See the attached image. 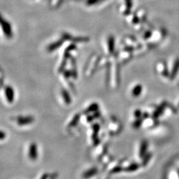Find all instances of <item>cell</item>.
Segmentation results:
<instances>
[{"mask_svg":"<svg viewBox=\"0 0 179 179\" xmlns=\"http://www.w3.org/2000/svg\"><path fill=\"white\" fill-rule=\"evenodd\" d=\"M142 121H143L142 118H140V117L137 118V120H136V121H135L134 122H133V127H134V128H135V129L139 128V127L141 126Z\"/></svg>","mask_w":179,"mask_h":179,"instance_id":"cell-15","label":"cell"},{"mask_svg":"<svg viewBox=\"0 0 179 179\" xmlns=\"http://www.w3.org/2000/svg\"><path fill=\"white\" fill-rule=\"evenodd\" d=\"M142 92V86L140 84H137L133 88L132 90V95L134 97H137L140 96Z\"/></svg>","mask_w":179,"mask_h":179,"instance_id":"cell-11","label":"cell"},{"mask_svg":"<svg viewBox=\"0 0 179 179\" xmlns=\"http://www.w3.org/2000/svg\"><path fill=\"white\" fill-rule=\"evenodd\" d=\"M99 108L100 106L98 103H93V104L90 105L86 109H85L83 111V114L89 115L91 113H93V112H96L98 111Z\"/></svg>","mask_w":179,"mask_h":179,"instance_id":"cell-5","label":"cell"},{"mask_svg":"<svg viewBox=\"0 0 179 179\" xmlns=\"http://www.w3.org/2000/svg\"><path fill=\"white\" fill-rule=\"evenodd\" d=\"M141 111L140 110H136L135 111H134V116L135 117L137 118H139L141 116Z\"/></svg>","mask_w":179,"mask_h":179,"instance_id":"cell-18","label":"cell"},{"mask_svg":"<svg viewBox=\"0 0 179 179\" xmlns=\"http://www.w3.org/2000/svg\"><path fill=\"white\" fill-rule=\"evenodd\" d=\"M122 171H124V168L121 167V166H117L114 167L113 169L111 171V173L112 174H116V173H119V172H121Z\"/></svg>","mask_w":179,"mask_h":179,"instance_id":"cell-16","label":"cell"},{"mask_svg":"<svg viewBox=\"0 0 179 179\" xmlns=\"http://www.w3.org/2000/svg\"><path fill=\"white\" fill-rule=\"evenodd\" d=\"M29 157L33 160H35L38 157V148L37 145L35 143L30 145L29 149Z\"/></svg>","mask_w":179,"mask_h":179,"instance_id":"cell-2","label":"cell"},{"mask_svg":"<svg viewBox=\"0 0 179 179\" xmlns=\"http://www.w3.org/2000/svg\"><path fill=\"white\" fill-rule=\"evenodd\" d=\"M5 94L7 102L11 104L14 100V90L11 86H7L5 88Z\"/></svg>","mask_w":179,"mask_h":179,"instance_id":"cell-3","label":"cell"},{"mask_svg":"<svg viewBox=\"0 0 179 179\" xmlns=\"http://www.w3.org/2000/svg\"><path fill=\"white\" fill-rule=\"evenodd\" d=\"M163 110V109L162 108H158L157 110L154 111V113L153 114V117H158L159 115L162 113V111Z\"/></svg>","mask_w":179,"mask_h":179,"instance_id":"cell-17","label":"cell"},{"mask_svg":"<svg viewBox=\"0 0 179 179\" xmlns=\"http://www.w3.org/2000/svg\"><path fill=\"white\" fill-rule=\"evenodd\" d=\"M178 69H179V59H177V60H176V62L175 63L173 69H172V78H173V77H175V76L177 74Z\"/></svg>","mask_w":179,"mask_h":179,"instance_id":"cell-13","label":"cell"},{"mask_svg":"<svg viewBox=\"0 0 179 179\" xmlns=\"http://www.w3.org/2000/svg\"><path fill=\"white\" fill-rule=\"evenodd\" d=\"M6 137V134L4 131H1V135H0V138H1V140H4V138Z\"/></svg>","mask_w":179,"mask_h":179,"instance_id":"cell-19","label":"cell"},{"mask_svg":"<svg viewBox=\"0 0 179 179\" xmlns=\"http://www.w3.org/2000/svg\"><path fill=\"white\" fill-rule=\"evenodd\" d=\"M151 156H152V155H151V153H149V154H145L143 158L142 165H143V166L147 165V164L149 163V160L151 158Z\"/></svg>","mask_w":179,"mask_h":179,"instance_id":"cell-14","label":"cell"},{"mask_svg":"<svg viewBox=\"0 0 179 179\" xmlns=\"http://www.w3.org/2000/svg\"><path fill=\"white\" fill-rule=\"evenodd\" d=\"M51 179H56V177H53V178H52Z\"/></svg>","mask_w":179,"mask_h":179,"instance_id":"cell-21","label":"cell"},{"mask_svg":"<svg viewBox=\"0 0 179 179\" xmlns=\"http://www.w3.org/2000/svg\"><path fill=\"white\" fill-rule=\"evenodd\" d=\"M139 166H140V165H139L138 163H131L130 164L129 166H127L126 167L124 168V171L126 172H133L139 169Z\"/></svg>","mask_w":179,"mask_h":179,"instance_id":"cell-9","label":"cell"},{"mask_svg":"<svg viewBox=\"0 0 179 179\" xmlns=\"http://www.w3.org/2000/svg\"><path fill=\"white\" fill-rule=\"evenodd\" d=\"M35 117L33 116H21L17 117V122L18 125L21 126H27L29 124H31L34 122Z\"/></svg>","mask_w":179,"mask_h":179,"instance_id":"cell-1","label":"cell"},{"mask_svg":"<svg viewBox=\"0 0 179 179\" xmlns=\"http://www.w3.org/2000/svg\"><path fill=\"white\" fill-rule=\"evenodd\" d=\"M80 119V114H77L75 116L72 118V120L71 121V122L68 123V127L69 128H72V127H74L75 126H77V124L79 122V120Z\"/></svg>","mask_w":179,"mask_h":179,"instance_id":"cell-7","label":"cell"},{"mask_svg":"<svg viewBox=\"0 0 179 179\" xmlns=\"http://www.w3.org/2000/svg\"><path fill=\"white\" fill-rule=\"evenodd\" d=\"M100 116H101V112H100V111H97L96 112H94V114H89L88 116H87V121L88 122H92V121L96 119V118H98L100 117Z\"/></svg>","mask_w":179,"mask_h":179,"instance_id":"cell-12","label":"cell"},{"mask_svg":"<svg viewBox=\"0 0 179 179\" xmlns=\"http://www.w3.org/2000/svg\"><path fill=\"white\" fill-rule=\"evenodd\" d=\"M147 147H148V143L147 141H143L141 144L140 148H139V157L140 158L143 159L144 157V156L146 154V152L147 150Z\"/></svg>","mask_w":179,"mask_h":179,"instance_id":"cell-6","label":"cell"},{"mask_svg":"<svg viewBox=\"0 0 179 179\" xmlns=\"http://www.w3.org/2000/svg\"><path fill=\"white\" fill-rule=\"evenodd\" d=\"M98 170L97 168H96V167L91 168L83 172L82 178L84 179H88L91 177H94V175L98 174Z\"/></svg>","mask_w":179,"mask_h":179,"instance_id":"cell-4","label":"cell"},{"mask_svg":"<svg viewBox=\"0 0 179 179\" xmlns=\"http://www.w3.org/2000/svg\"><path fill=\"white\" fill-rule=\"evenodd\" d=\"M93 129V135H92V139L94 142L98 141V133L100 129V126L98 123H95L92 126Z\"/></svg>","mask_w":179,"mask_h":179,"instance_id":"cell-8","label":"cell"},{"mask_svg":"<svg viewBox=\"0 0 179 179\" xmlns=\"http://www.w3.org/2000/svg\"><path fill=\"white\" fill-rule=\"evenodd\" d=\"M48 178V175L47 173H45L42 175L40 179H47Z\"/></svg>","mask_w":179,"mask_h":179,"instance_id":"cell-20","label":"cell"},{"mask_svg":"<svg viewBox=\"0 0 179 179\" xmlns=\"http://www.w3.org/2000/svg\"><path fill=\"white\" fill-rule=\"evenodd\" d=\"M62 96L63 97V100L65 101V104L69 105L71 104V103L72 102V100L71 98V96H70L69 93L66 91V90H62Z\"/></svg>","mask_w":179,"mask_h":179,"instance_id":"cell-10","label":"cell"}]
</instances>
